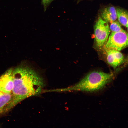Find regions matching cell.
<instances>
[{
  "label": "cell",
  "mask_w": 128,
  "mask_h": 128,
  "mask_svg": "<svg viewBox=\"0 0 128 128\" xmlns=\"http://www.w3.org/2000/svg\"><path fill=\"white\" fill-rule=\"evenodd\" d=\"M14 107L25 99L40 95L45 84L43 78L35 71L28 67L13 69Z\"/></svg>",
  "instance_id": "6da1fadb"
},
{
  "label": "cell",
  "mask_w": 128,
  "mask_h": 128,
  "mask_svg": "<svg viewBox=\"0 0 128 128\" xmlns=\"http://www.w3.org/2000/svg\"><path fill=\"white\" fill-rule=\"evenodd\" d=\"M113 74L100 71L88 73L78 82L67 88L51 90V91L64 92L80 91L93 92L102 89L112 80Z\"/></svg>",
  "instance_id": "7a4b0ae2"
},
{
  "label": "cell",
  "mask_w": 128,
  "mask_h": 128,
  "mask_svg": "<svg viewBox=\"0 0 128 128\" xmlns=\"http://www.w3.org/2000/svg\"><path fill=\"white\" fill-rule=\"evenodd\" d=\"M128 45V34L124 30L112 32L104 45L105 50L114 49L120 51Z\"/></svg>",
  "instance_id": "3957f363"
},
{
  "label": "cell",
  "mask_w": 128,
  "mask_h": 128,
  "mask_svg": "<svg viewBox=\"0 0 128 128\" xmlns=\"http://www.w3.org/2000/svg\"><path fill=\"white\" fill-rule=\"evenodd\" d=\"M107 23L99 17L94 27V33L96 44L101 48L106 42L110 32Z\"/></svg>",
  "instance_id": "277c9868"
},
{
  "label": "cell",
  "mask_w": 128,
  "mask_h": 128,
  "mask_svg": "<svg viewBox=\"0 0 128 128\" xmlns=\"http://www.w3.org/2000/svg\"><path fill=\"white\" fill-rule=\"evenodd\" d=\"M13 69L7 70L0 76V91L6 93L12 92L14 87Z\"/></svg>",
  "instance_id": "5b68a950"
},
{
  "label": "cell",
  "mask_w": 128,
  "mask_h": 128,
  "mask_svg": "<svg viewBox=\"0 0 128 128\" xmlns=\"http://www.w3.org/2000/svg\"><path fill=\"white\" fill-rule=\"evenodd\" d=\"M105 50L107 62L114 68L119 66L123 61L124 56L120 51L112 49Z\"/></svg>",
  "instance_id": "8992f818"
},
{
  "label": "cell",
  "mask_w": 128,
  "mask_h": 128,
  "mask_svg": "<svg viewBox=\"0 0 128 128\" xmlns=\"http://www.w3.org/2000/svg\"><path fill=\"white\" fill-rule=\"evenodd\" d=\"M13 98L12 92L6 93L0 91V115L14 107Z\"/></svg>",
  "instance_id": "52a82bcc"
},
{
  "label": "cell",
  "mask_w": 128,
  "mask_h": 128,
  "mask_svg": "<svg viewBox=\"0 0 128 128\" xmlns=\"http://www.w3.org/2000/svg\"><path fill=\"white\" fill-rule=\"evenodd\" d=\"M100 14L101 18L108 23H111L117 19L116 9L113 6L104 8L101 11Z\"/></svg>",
  "instance_id": "ba28073f"
},
{
  "label": "cell",
  "mask_w": 128,
  "mask_h": 128,
  "mask_svg": "<svg viewBox=\"0 0 128 128\" xmlns=\"http://www.w3.org/2000/svg\"><path fill=\"white\" fill-rule=\"evenodd\" d=\"M116 9L117 18L121 25L128 27V12L123 9L117 8Z\"/></svg>",
  "instance_id": "9c48e42d"
},
{
  "label": "cell",
  "mask_w": 128,
  "mask_h": 128,
  "mask_svg": "<svg viewBox=\"0 0 128 128\" xmlns=\"http://www.w3.org/2000/svg\"><path fill=\"white\" fill-rule=\"evenodd\" d=\"M109 27L110 31L112 32H117L123 30L122 28L120 23L116 20L111 23Z\"/></svg>",
  "instance_id": "30bf717a"
},
{
  "label": "cell",
  "mask_w": 128,
  "mask_h": 128,
  "mask_svg": "<svg viewBox=\"0 0 128 128\" xmlns=\"http://www.w3.org/2000/svg\"><path fill=\"white\" fill-rule=\"evenodd\" d=\"M54 0H41L44 11L46 10L47 7L50 3Z\"/></svg>",
  "instance_id": "8fae6325"
},
{
  "label": "cell",
  "mask_w": 128,
  "mask_h": 128,
  "mask_svg": "<svg viewBox=\"0 0 128 128\" xmlns=\"http://www.w3.org/2000/svg\"><path fill=\"white\" fill-rule=\"evenodd\" d=\"M78 1H79L81 0H77Z\"/></svg>",
  "instance_id": "7c38bea8"
}]
</instances>
